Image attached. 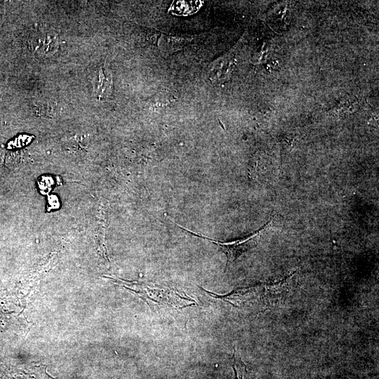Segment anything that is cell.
<instances>
[{
  "instance_id": "cell-1",
  "label": "cell",
  "mask_w": 379,
  "mask_h": 379,
  "mask_svg": "<svg viewBox=\"0 0 379 379\" xmlns=\"http://www.w3.org/2000/svg\"><path fill=\"white\" fill-rule=\"evenodd\" d=\"M142 299L152 309L179 310L197 305L185 292L167 285L147 281H126L110 278Z\"/></svg>"
},
{
  "instance_id": "cell-2",
  "label": "cell",
  "mask_w": 379,
  "mask_h": 379,
  "mask_svg": "<svg viewBox=\"0 0 379 379\" xmlns=\"http://www.w3.org/2000/svg\"><path fill=\"white\" fill-rule=\"evenodd\" d=\"M173 222L178 227L190 234L191 235L201 238L203 239H206L210 242L217 245L226 255L227 260L225 267V272L240 255H241L244 253L249 251L250 249L254 248L257 245L260 237L261 236L262 233L268 228V227L272 222V220H268L262 227H260L257 230L253 232L249 235L229 242H222L215 240L213 239L189 230L186 227L178 225L175 221H173Z\"/></svg>"
},
{
  "instance_id": "cell-3",
  "label": "cell",
  "mask_w": 379,
  "mask_h": 379,
  "mask_svg": "<svg viewBox=\"0 0 379 379\" xmlns=\"http://www.w3.org/2000/svg\"><path fill=\"white\" fill-rule=\"evenodd\" d=\"M208 295L231 304L234 307H243L263 303L262 284L239 288L225 295H218L201 287ZM264 304V303H263Z\"/></svg>"
},
{
  "instance_id": "cell-4",
  "label": "cell",
  "mask_w": 379,
  "mask_h": 379,
  "mask_svg": "<svg viewBox=\"0 0 379 379\" xmlns=\"http://www.w3.org/2000/svg\"><path fill=\"white\" fill-rule=\"evenodd\" d=\"M7 379H55L46 372V366H34L29 368H15L9 373Z\"/></svg>"
},
{
  "instance_id": "cell-5",
  "label": "cell",
  "mask_w": 379,
  "mask_h": 379,
  "mask_svg": "<svg viewBox=\"0 0 379 379\" xmlns=\"http://www.w3.org/2000/svg\"><path fill=\"white\" fill-rule=\"evenodd\" d=\"M201 5L202 1H177L171 4L169 11L179 15H191L196 13Z\"/></svg>"
},
{
  "instance_id": "cell-6",
  "label": "cell",
  "mask_w": 379,
  "mask_h": 379,
  "mask_svg": "<svg viewBox=\"0 0 379 379\" xmlns=\"http://www.w3.org/2000/svg\"><path fill=\"white\" fill-rule=\"evenodd\" d=\"M58 46V35L55 33H47L41 37L36 46L37 52L44 55L53 54Z\"/></svg>"
},
{
  "instance_id": "cell-7",
  "label": "cell",
  "mask_w": 379,
  "mask_h": 379,
  "mask_svg": "<svg viewBox=\"0 0 379 379\" xmlns=\"http://www.w3.org/2000/svg\"><path fill=\"white\" fill-rule=\"evenodd\" d=\"M184 38L162 35L159 41L160 49L165 53H173L185 46Z\"/></svg>"
},
{
  "instance_id": "cell-8",
  "label": "cell",
  "mask_w": 379,
  "mask_h": 379,
  "mask_svg": "<svg viewBox=\"0 0 379 379\" xmlns=\"http://www.w3.org/2000/svg\"><path fill=\"white\" fill-rule=\"evenodd\" d=\"M232 368L235 373L234 379H247V370L245 364L234 350L232 357Z\"/></svg>"
}]
</instances>
